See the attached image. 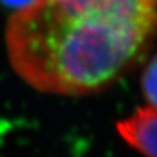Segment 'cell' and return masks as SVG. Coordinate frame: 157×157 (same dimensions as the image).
<instances>
[{
	"instance_id": "3",
	"label": "cell",
	"mask_w": 157,
	"mask_h": 157,
	"mask_svg": "<svg viewBox=\"0 0 157 157\" xmlns=\"http://www.w3.org/2000/svg\"><path fill=\"white\" fill-rule=\"evenodd\" d=\"M144 97L150 106L157 108V54L147 62L141 77Z\"/></svg>"
},
{
	"instance_id": "1",
	"label": "cell",
	"mask_w": 157,
	"mask_h": 157,
	"mask_svg": "<svg viewBox=\"0 0 157 157\" xmlns=\"http://www.w3.org/2000/svg\"><path fill=\"white\" fill-rule=\"evenodd\" d=\"M157 32V0H32L6 25L14 72L40 92L91 95L108 88Z\"/></svg>"
},
{
	"instance_id": "4",
	"label": "cell",
	"mask_w": 157,
	"mask_h": 157,
	"mask_svg": "<svg viewBox=\"0 0 157 157\" xmlns=\"http://www.w3.org/2000/svg\"><path fill=\"white\" fill-rule=\"evenodd\" d=\"M4 2H7V3H21V4L24 6V4H26V3L32 2V0H4Z\"/></svg>"
},
{
	"instance_id": "2",
	"label": "cell",
	"mask_w": 157,
	"mask_h": 157,
	"mask_svg": "<svg viewBox=\"0 0 157 157\" xmlns=\"http://www.w3.org/2000/svg\"><path fill=\"white\" fill-rule=\"evenodd\" d=\"M119 135L134 149L157 157V108H138L116 124Z\"/></svg>"
}]
</instances>
